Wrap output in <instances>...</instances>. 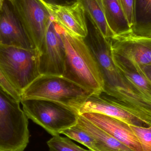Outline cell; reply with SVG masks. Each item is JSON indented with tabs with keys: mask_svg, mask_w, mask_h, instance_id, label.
Listing matches in <instances>:
<instances>
[{
	"mask_svg": "<svg viewBox=\"0 0 151 151\" xmlns=\"http://www.w3.org/2000/svg\"><path fill=\"white\" fill-rule=\"evenodd\" d=\"M12 4L32 45L40 51L52 18L49 10L40 0H14Z\"/></svg>",
	"mask_w": 151,
	"mask_h": 151,
	"instance_id": "52a82bcc",
	"label": "cell"
},
{
	"mask_svg": "<svg viewBox=\"0 0 151 151\" xmlns=\"http://www.w3.org/2000/svg\"><path fill=\"white\" fill-rule=\"evenodd\" d=\"M47 144L50 151H92L80 147L69 137H63L60 135L53 136Z\"/></svg>",
	"mask_w": 151,
	"mask_h": 151,
	"instance_id": "d6986e66",
	"label": "cell"
},
{
	"mask_svg": "<svg viewBox=\"0 0 151 151\" xmlns=\"http://www.w3.org/2000/svg\"><path fill=\"white\" fill-rule=\"evenodd\" d=\"M59 28L65 50L63 76L94 94H101L104 91V78L93 51L84 38L68 33L60 26Z\"/></svg>",
	"mask_w": 151,
	"mask_h": 151,
	"instance_id": "6da1fadb",
	"label": "cell"
},
{
	"mask_svg": "<svg viewBox=\"0 0 151 151\" xmlns=\"http://www.w3.org/2000/svg\"><path fill=\"white\" fill-rule=\"evenodd\" d=\"M112 55L129 69L139 73L151 66V36L131 32L110 38Z\"/></svg>",
	"mask_w": 151,
	"mask_h": 151,
	"instance_id": "8992f818",
	"label": "cell"
},
{
	"mask_svg": "<svg viewBox=\"0 0 151 151\" xmlns=\"http://www.w3.org/2000/svg\"><path fill=\"white\" fill-rule=\"evenodd\" d=\"M139 73L145 76L151 82V66H146L143 68Z\"/></svg>",
	"mask_w": 151,
	"mask_h": 151,
	"instance_id": "cb8c5ba5",
	"label": "cell"
},
{
	"mask_svg": "<svg viewBox=\"0 0 151 151\" xmlns=\"http://www.w3.org/2000/svg\"><path fill=\"white\" fill-rule=\"evenodd\" d=\"M4 0H0V13L3 7L4 3Z\"/></svg>",
	"mask_w": 151,
	"mask_h": 151,
	"instance_id": "d4e9b609",
	"label": "cell"
},
{
	"mask_svg": "<svg viewBox=\"0 0 151 151\" xmlns=\"http://www.w3.org/2000/svg\"><path fill=\"white\" fill-rule=\"evenodd\" d=\"M20 103L28 119L53 136L76 125L80 115L71 107L51 100L28 99Z\"/></svg>",
	"mask_w": 151,
	"mask_h": 151,
	"instance_id": "5b68a950",
	"label": "cell"
},
{
	"mask_svg": "<svg viewBox=\"0 0 151 151\" xmlns=\"http://www.w3.org/2000/svg\"><path fill=\"white\" fill-rule=\"evenodd\" d=\"M141 143L143 151H151V127H141L129 125Z\"/></svg>",
	"mask_w": 151,
	"mask_h": 151,
	"instance_id": "ffe728a7",
	"label": "cell"
},
{
	"mask_svg": "<svg viewBox=\"0 0 151 151\" xmlns=\"http://www.w3.org/2000/svg\"><path fill=\"white\" fill-rule=\"evenodd\" d=\"M79 114L97 113L122 121L128 125L149 127L145 122L126 111L104 92L87 98L78 109Z\"/></svg>",
	"mask_w": 151,
	"mask_h": 151,
	"instance_id": "30bf717a",
	"label": "cell"
},
{
	"mask_svg": "<svg viewBox=\"0 0 151 151\" xmlns=\"http://www.w3.org/2000/svg\"><path fill=\"white\" fill-rule=\"evenodd\" d=\"M80 115H83L132 150L143 151L139 140L127 123L97 113H86Z\"/></svg>",
	"mask_w": 151,
	"mask_h": 151,
	"instance_id": "7c38bea8",
	"label": "cell"
},
{
	"mask_svg": "<svg viewBox=\"0 0 151 151\" xmlns=\"http://www.w3.org/2000/svg\"><path fill=\"white\" fill-rule=\"evenodd\" d=\"M106 23L114 35L132 32L127 16L118 0H102Z\"/></svg>",
	"mask_w": 151,
	"mask_h": 151,
	"instance_id": "5bb4252c",
	"label": "cell"
},
{
	"mask_svg": "<svg viewBox=\"0 0 151 151\" xmlns=\"http://www.w3.org/2000/svg\"><path fill=\"white\" fill-rule=\"evenodd\" d=\"M62 134L71 140L82 144L92 151H100L95 140L77 124L63 132Z\"/></svg>",
	"mask_w": 151,
	"mask_h": 151,
	"instance_id": "ac0fdd59",
	"label": "cell"
},
{
	"mask_svg": "<svg viewBox=\"0 0 151 151\" xmlns=\"http://www.w3.org/2000/svg\"><path fill=\"white\" fill-rule=\"evenodd\" d=\"M45 5L55 22L65 31L76 37L85 38L87 36L85 12L80 3L67 6Z\"/></svg>",
	"mask_w": 151,
	"mask_h": 151,
	"instance_id": "8fae6325",
	"label": "cell"
},
{
	"mask_svg": "<svg viewBox=\"0 0 151 151\" xmlns=\"http://www.w3.org/2000/svg\"><path fill=\"white\" fill-rule=\"evenodd\" d=\"M39 57L40 53L36 49L0 44V70L20 95L41 75Z\"/></svg>",
	"mask_w": 151,
	"mask_h": 151,
	"instance_id": "3957f363",
	"label": "cell"
},
{
	"mask_svg": "<svg viewBox=\"0 0 151 151\" xmlns=\"http://www.w3.org/2000/svg\"><path fill=\"white\" fill-rule=\"evenodd\" d=\"M20 104L0 90V151H24L29 143L28 119Z\"/></svg>",
	"mask_w": 151,
	"mask_h": 151,
	"instance_id": "277c9868",
	"label": "cell"
},
{
	"mask_svg": "<svg viewBox=\"0 0 151 151\" xmlns=\"http://www.w3.org/2000/svg\"><path fill=\"white\" fill-rule=\"evenodd\" d=\"M44 4L52 6H67L73 5L78 0H40Z\"/></svg>",
	"mask_w": 151,
	"mask_h": 151,
	"instance_id": "603a6c76",
	"label": "cell"
},
{
	"mask_svg": "<svg viewBox=\"0 0 151 151\" xmlns=\"http://www.w3.org/2000/svg\"><path fill=\"white\" fill-rule=\"evenodd\" d=\"M77 124L95 140L100 151H134L83 115H79Z\"/></svg>",
	"mask_w": 151,
	"mask_h": 151,
	"instance_id": "4fadbf2b",
	"label": "cell"
},
{
	"mask_svg": "<svg viewBox=\"0 0 151 151\" xmlns=\"http://www.w3.org/2000/svg\"><path fill=\"white\" fill-rule=\"evenodd\" d=\"M93 94L63 76L41 75L22 91L20 96L21 101L42 99L58 102L78 113L81 105Z\"/></svg>",
	"mask_w": 151,
	"mask_h": 151,
	"instance_id": "7a4b0ae2",
	"label": "cell"
},
{
	"mask_svg": "<svg viewBox=\"0 0 151 151\" xmlns=\"http://www.w3.org/2000/svg\"><path fill=\"white\" fill-rule=\"evenodd\" d=\"M113 60L122 74L136 88L151 99V82L143 74L129 69L112 55Z\"/></svg>",
	"mask_w": 151,
	"mask_h": 151,
	"instance_id": "e0dca14e",
	"label": "cell"
},
{
	"mask_svg": "<svg viewBox=\"0 0 151 151\" xmlns=\"http://www.w3.org/2000/svg\"><path fill=\"white\" fill-rule=\"evenodd\" d=\"M41 75L63 76L65 50L59 26L52 18L46 31L44 42L39 51Z\"/></svg>",
	"mask_w": 151,
	"mask_h": 151,
	"instance_id": "ba28073f",
	"label": "cell"
},
{
	"mask_svg": "<svg viewBox=\"0 0 151 151\" xmlns=\"http://www.w3.org/2000/svg\"><path fill=\"white\" fill-rule=\"evenodd\" d=\"M0 44L35 49L25 31L13 4L7 0H4L0 13Z\"/></svg>",
	"mask_w": 151,
	"mask_h": 151,
	"instance_id": "9c48e42d",
	"label": "cell"
},
{
	"mask_svg": "<svg viewBox=\"0 0 151 151\" xmlns=\"http://www.w3.org/2000/svg\"><path fill=\"white\" fill-rule=\"evenodd\" d=\"M132 33L151 36V0H134Z\"/></svg>",
	"mask_w": 151,
	"mask_h": 151,
	"instance_id": "9a60e30c",
	"label": "cell"
},
{
	"mask_svg": "<svg viewBox=\"0 0 151 151\" xmlns=\"http://www.w3.org/2000/svg\"><path fill=\"white\" fill-rule=\"evenodd\" d=\"M78 2L91 17L105 38L110 39L114 36L106 23L102 0H78Z\"/></svg>",
	"mask_w": 151,
	"mask_h": 151,
	"instance_id": "2e32d148",
	"label": "cell"
},
{
	"mask_svg": "<svg viewBox=\"0 0 151 151\" xmlns=\"http://www.w3.org/2000/svg\"><path fill=\"white\" fill-rule=\"evenodd\" d=\"M7 1H9L13 3V2H14V0H7Z\"/></svg>",
	"mask_w": 151,
	"mask_h": 151,
	"instance_id": "484cf974",
	"label": "cell"
},
{
	"mask_svg": "<svg viewBox=\"0 0 151 151\" xmlns=\"http://www.w3.org/2000/svg\"><path fill=\"white\" fill-rule=\"evenodd\" d=\"M122 7L131 28L134 24V0H118Z\"/></svg>",
	"mask_w": 151,
	"mask_h": 151,
	"instance_id": "7402d4cb",
	"label": "cell"
},
{
	"mask_svg": "<svg viewBox=\"0 0 151 151\" xmlns=\"http://www.w3.org/2000/svg\"><path fill=\"white\" fill-rule=\"evenodd\" d=\"M0 90L19 102H21L20 94L5 79L0 70Z\"/></svg>",
	"mask_w": 151,
	"mask_h": 151,
	"instance_id": "44dd1931",
	"label": "cell"
}]
</instances>
